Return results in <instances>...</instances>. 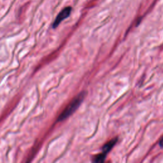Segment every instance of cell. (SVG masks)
<instances>
[{
    "mask_svg": "<svg viewBox=\"0 0 163 163\" xmlns=\"http://www.w3.org/2000/svg\"><path fill=\"white\" fill-rule=\"evenodd\" d=\"M85 92H82L75 97L71 103L68 104L66 108L63 110L58 117L57 121H62L67 118H68L70 115H72L73 113L76 111L78 108L80 106L85 96Z\"/></svg>",
    "mask_w": 163,
    "mask_h": 163,
    "instance_id": "1",
    "label": "cell"
},
{
    "mask_svg": "<svg viewBox=\"0 0 163 163\" xmlns=\"http://www.w3.org/2000/svg\"><path fill=\"white\" fill-rule=\"evenodd\" d=\"M117 141V139L115 138L111 140L110 141L108 142L104 146L103 148V152L101 154H99L98 156H97L94 158V161L96 162H104V159H105V157L107 155V154L108 152L110 151V150L112 149V147H114L115 144L116 143Z\"/></svg>",
    "mask_w": 163,
    "mask_h": 163,
    "instance_id": "2",
    "label": "cell"
},
{
    "mask_svg": "<svg viewBox=\"0 0 163 163\" xmlns=\"http://www.w3.org/2000/svg\"><path fill=\"white\" fill-rule=\"evenodd\" d=\"M72 10V8L70 7H67L64 8V9H62L59 12V14L57 15L55 20H54L52 25L53 28H56L61 24V22L62 21V20H64L66 18H68L70 15Z\"/></svg>",
    "mask_w": 163,
    "mask_h": 163,
    "instance_id": "3",
    "label": "cell"
},
{
    "mask_svg": "<svg viewBox=\"0 0 163 163\" xmlns=\"http://www.w3.org/2000/svg\"><path fill=\"white\" fill-rule=\"evenodd\" d=\"M160 145H161V146H162V147H163V138L162 139V140L160 141Z\"/></svg>",
    "mask_w": 163,
    "mask_h": 163,
    "instance_id": "4",
    "label": "cell"
}]
</instances>
